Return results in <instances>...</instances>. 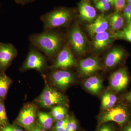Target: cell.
<instances>
[{"label":"cell","instance_id":"obj_28","mask_svg":"<svg viewBox=\"0 0 131 131\" xmlns=\"http://www.w3.org/2000/svg\"><path fill=\"white\" fill-rule=\"evenodd\" d=\"M96 131H115L114 127L109 124H104Z\"/></svg>","mask_w":131,"mask_h":131},{"label":"cell","instance_id":"obj_19","mask_svg":"<svg viewBox=\"0 0 131 131\" xmlns=\"http://www.w3.org/2000/svg\"><path fill=\"white\" fill-rule=\"evenodd\" d=\"M38 123L46 130L51 129L54 120L50 113L39 112L37 114Z\"/></svg>","mask_w":131,"mask_h":131},{"label":"cell","instance_id":"obj_34","mask_svg":"<svg viewBox=\"0 0 131 131\" xmlns=\"http://www.w3.org/2000/svg\"><path fill=\"white\" fill-rule=\"evenodd\" d=\"M123 131H131V125L125 126L123 129Z\"/></svg>","mask_w":131,"mask_h":131},{"label":"cell","instance_id":"obj_23","mask_svg":"<svg viewBox=\"0 0 131 131\" xmlns=\"http://www.w3.org/2000/svg\"><path fill=\"white\" fill-rule=\"evenodd\" d=\"M111 37L116 39H123L131 42V30L127 27L114 32Z\"/></svg>","mask_w":131,"mask_h":131},{"label":"cell","instance_id":"obj_24","mask_svg":"<svg viewBox=\"0 0 131 131\" xmlns=\"http://www.w3.org/2000/svg\"><path fill=\"white\" fill-rule=\"evenodd\" d=\"M8 125V119L3 100L0 99V125L2 127Z\"/></svg>","mask_w":131,"mask_h":131},{"label":"cell","instance_id":"obj_20","mask_svg":"<svg viewBox=\"0 0 131 131\" xmlns=\"http://www.w3.org/2000/svg\"><path fill=\"white\" fill-rule=\"evenodd\" d=\"M117 100L116 95L110 92H106L102 98V108L103 110L112 108L116 103Z\"/></svg>","mask_w":131,"mask_h":131},{"label":"cell","instance_id":"obj_9","mask_svg":"<svg viewBox=\"0 0 131 131\" xmlns=\"http://www.w3.org/2000/svg\"><path fill=\"white\" fill-rule=\"evenodd\" d=\"M18 54L17 49L9 43H0V70L5 71Z\"/></svg>","mask_w":131,"mask_h":131},{"label":"cell","instance_id":"obj_38","mask_svg":"<svg viewBox=\"0 0 131 131\" xmlns=\"http://www.w3.org/2000/svg\"><path fill=\"white\" fill-rule=\"evenodd\" d=\"M127 27L131 30V24H129V25H128V26Z\"/></svg>","mask_w":131,"mask_h":131},{"label":"cell","instance_id":"obj_32","mask_svg":"<svg viewBox=\"0 0 131 131\" xmlns=\"http://www.w3.org/2000/svg\"><path fill=\"white\" fill-rule=\"evenodd\" d=\"M17 4L25 5L34 2L35 0H14Z\"/></svg>","mask_w":131,"mask_h":131},{"label":"cell","instance_id":"obj_35","mask_svg":"<svg viewBox=\"0 0 131 131\" xmlns=\"http://www.w3.org/2000/svg\"><path fill=\"white\" fill-rule=\"evenodd\" d=\"M125 98L127 100L131 102V91L127 95Z\"/></svg>","mask_w":131,"mask_h":131},{"label":"cell","instance_id":"obj_4","mask_svg":"<svg viewBox=\"0 0 131 131\" xmlns=\"http://www.w3.org/2000/svg\"><path fill=\"white\" fill-rule=\"evenodd\" d=\"M37 110L35 105L28 103L24 106L16 120L19 126L29 131L36 123Z\"/></svg>","mask_w":131,"mask_h":131},{"label":"cell","instance_id":"obj_12","mask_svg":"<svg viewBox=\"0 0 131 131\" xmlns=\"http://www.w3.org/2000/svg\"><path fill=\"white\" fill-rule=\"evenodd\" d=\"M100 69V62L97 59L88 58L80 61L79 69L81 74L84 76L93 74Z\"/></svg>","mask_w":131,"mask_h":131},{"label":"cell","instance_id":"obj_17","mask_svg":"<svg viewBox=\"0 0 131 131\" xmlns=\"http://www.w3.org/2000/svg\"><path fill=\"white\" fill-rule=\"evenodd\" d=\"M83 85L88 91L94 94H96L102 88V81L97 77H91L84 81Z\"/></svg>","mask_w":131,"mask_h":131},{"label":"cell","instance_id":"obj_39","mask_svg":"<svg viewBox=\"0 0 131 131\" xmlns=\"http://www.w3.org/2000/svg\"><path fill=\"white\" fill-rule=\"evenodd\" d=\"M130 1V0H127V1Z\"/></svg>","mask_w":131,"mask_h":131},{"label":"cell","instance_id":"obj_26","mask_svg":"<svg viewBox=\"0 0 131 131\" xmlns=\"http://www.w3.org/2000/svg\"><path fill=\"white\" fill-rule=\"evenodd\" d=\"M126 0H114V5L117 13L123 10L125 7Z\"/></svg>","mask_w":131,"mask_h":131},{"label":"cell","instance_id":"obj_7","mask_svg":"<svg viewBox=\"0 0 131 131\" xmlns=\"http://www.w3.org/2000/svg\"><path fill=\"white\" fill-rule=\"evenodd\" d=\"M69 40L74 51L78 54L84 53L86 47V41L80 27L75 25L69 34Z\"/></svg>","mask_w":131,"mask_h":131},{"label":"cell","instance_id":"obj_40","mask_svg":"<svg viewBox=\"0 0 131 131\" xmlns=\"http://www.w3.org/2000/svg\"><path fill=\"white\" fill-rule=\"evenodd\" d=\"M0 131H1V129H0Z\"/></svg>","mask_w":131,"mask_h":131},{"label":"cell","instance_id":"obj_18","mask_svg":"<svg viewBox=\"0 0 131 131\" xmlns=\"http://www.w3.org/2000/svg\"><path fill=\"white\" fill-rule=\"evenodd\" d=\"M11 81L10 78L3 73H0V99L3 100L7 95Z\"/></svg>","mask_w":131,"mask_h":131},{"label":"cell","instance_id":"obj_25","mask_svg":"<svg viewBox=\"0 0 131 131\" xmlns=\"http://www.w3.org/2000/svg\"><path fill=\"white\" fill-rule=\"evenodd\" d=\"M69 117L67 115L65 118L57 121L54 127V131H66V127Z\"/></svg>","mask_w":131,"mask_h":131},{"label":"cell","instance_id":"obj_3","mask_svg":"<svg viewBox=\"0 0 131 131\" xmlns=\"http://www.w3.org/2000/svg\"><path fill=\"white\" fill-rule=\"evenodd\" d=\"M37 102L42 107L50 108L64 105L67 103V100L62 94L46 84L37 99Z\"/></svg>","mask_w":131,"mask_h":131},{"label":"cell","instance_id":"obj_6","mask_svg":"<svg viewBox=\"0 0 131 131\" xmlns=\"http://www.w3.org/2000/svg\"><path fill=\"white\" fill-rule=\"evenodd\" d=\"M76 64L70 48L66 46L59 52L56 59L51 68L66 69L74 67Z\"/></svg>","mask_w":131,"mask_h":131},{"label":"cell","instance_id":"obj_5","mask_svg":"<svg viewBox=\"0 0 131 131\" xmlns=\"http://www.w3.org/2000/svg\"><path fill=\"white\" fill-rule=\"evenodd\" d=\"M46 64L44 56L37 49L31 48L20 70L23 71L31 69L41 71L45 68Z\"/></svg>","mask_w":131,"mask_h":131},{"label":"cell","instance_id":"obj_8","mask_svg":"<svg viewBox=\"0 0 131 131\" xmlns=\"http://www.w3.org/2000/svg\"><path fill=\"white\" fill-rule=\"evenodd\" d=\"M128 116L126 110L122 107L118 106L112 108L102 115L100 118V123L104 124L113 121L123 125L127 121Z\"/></svg>","mask_w":131,"mask_h":131},{"label":"cell","instance_id":"obj_21","mask_svg":"<svg viewBox=\"0 0 131 131\" xmlns=\"http://www.w3.org/2000/svg\"><path fill=\"white\" fill-rule=\"evenodd\" d=\"M108 23L114 31L119 30L124 26V18L118 13L116 12L110 16L108 19Z\"/></svg>","mask_w":131,"mask_h":131},{"label":"cell","instance_id":"obj_15","mask_svg":"<svg viewBox=\"0 0 131 131\" xmlns=\"http://www.w3.org/2000/svg\"><path fill=\"white\" fill-rule=\"evenodd\" d=\"M124 55V51L122 49L118 47L114 48L106 57L105 61L106 66L108 68L114 67L122 60Z\"/></svg>","mask_w":131,"mask_h":131},{"label":"cell","instance_id":"obj_41","mask_svg":"<svg viewBox=\"0 0 131 131\" xmlns=\"http://www.w3.org/2000/svg\"><path fill=\"white\" fill-rule=\"evenodd\" d=\"M1 71H1V70H0V73H1Z\"/></svg>","mask_w":131,"mask_h":131},{"label":"cell","instance_id":"obj_22","mask_svg":"<svg viewBox=\"0 0 131 131\" xmlns=\"http://www.w3.org/2000/svg\"><path fill=\"white\" fill-rule=\"evenodd\" d=\"M50 114L54 121L62 120L67 116V109L62 105H57L51 108Z\"/></svg>","mask_w":131,"mask_h":131},{"label":"cell","instance_id":"obj_1","mask_svg":"<svg viewBox=\"0 0 131 131\" xmlns=\"http://www.w3.org/2000/svg\"><path fill=\"white\" fill-rule=\"evenodd\" d=\"M29 40L33 46L49 57L54 56L60 51L62 39L60 35L52 30L31 35Z\"/></svg>","mask_w":131,"mask_h":131},{"label":"cell","instance_id":"obj_2","mask_svg":"<svg viewBox=\"0 0 131 131\" xmlns=\"http://www.w3.org/2000/svg\"><path fill=\"white\" fill-rule=\"evenodd\" d=\"M73 17L70 9L62 7L55 9L43 15L40 17L45 30H52L54 28L68 25Z\"/></svg>","mask_w":131,"mask_h":131},{"label":"cell","instance_id":"obj_36","mask_svg":"<svg viewBox=\"0 0 131 131\" xmlns=\"http://www.w3.org/2000/svg\"><path fill=\"white\" fill-rule=\"evenodd\" d=\"M127 21V24L128 25L131 23V13L129 14V16L126 18Z\"/></svg>","mask_w":131,"mask_h":131},{"label":"cell","instance_id":"obj_37","mask_svg":"<svg viewBox=\"0 0 131 131\" xmlns=\"http://www.w3.org/2000/svg\"><path fill=\"white\" fill-rule=\"evenodd\" d=\"M127 4H129V5H131V0H130V1H127Z\"/></svg>","mask_w":131,"mask_h":131},{"label":"cell","instance_id":"obj_14","mask_svg":"<svg viewBox=\"0 0 131 131\" xmlns=\"http://www.w3.org/2000/svg\"><path fill=\"white\" fill-rule=\"evenodd\" d=\"M79 16L81 19L87 22H91L95 18L96 11L86 1L80 2L78 8Z\"/></svg>","mask_w":131,"mask_h":131},{"label":"cell","instance_id":"obj_29","mask_svg":"<svg viewBox=\"0 0 131 131\" xmlns=\"http://www.w3.org/2000/svg\"><path fill=\"white\" fill-rule=\"evenodd\" d=\"M96 8L102 12H107L110 9V3L107 2L100 6H95Z\"/></svg>","mask_w":131,"mask_h":131},{"label":"cell","instance_id":"obj_31","mask_svg":"<svg viewBox=\"0 0 131 131\" xmlns=\"http://www.w3.org/2000/svg\"><path fill=\"white\" fill-rule=\"evenodd\" d=\"M131 13V5L127 4L123 9V15L124 17L126 19L129 14Z\"/></svg>","mask_w":131,"mask_h":131},{"label":"cell","instance_id":"obj_13","mask_svg":"<svg viewBox=\"0 0 131 131\" xmlns=\"http://www.w3.org/2000/svg\"><path fill=\"white\" fill-rule=\"evenodd\" d=\"M108 21L104 14L98 16L93 23L87 26V30L92 36L106 31L108 27Z\"/></svg>","mask_w":131,"mask_h":131},{"label":"cell","instance_id":"obj_30","mask_svg":"<svg viewBox=\"0 0 131 131\" xmlns=\"http://www.w3.org/2000/svg\"><path fill=\"white\" fill-rule=\"evenodd\" d=\"M47 131L46 129H45L40 125L37 121L34 126L29 131Z\"/></svg>","mask_w":131,"mask_h":131},{"label":"cell","instance_id":"obj_11","mask_svg":"<svg viewBox=\"0 0 131 131\" xmlns=\"http://www.w3.org/2000/svg\"><path fill=\"white\" fill-rule=\"evenodd\" d=\"M50 77L54 86L63 90L66 89L74 81V76L72 73L67 70L54 71L51 75Z\"/></svg>","mask_w":131,"mask_h":131},{"label":"cell","instance_id":"obj_27","mask_svg":"<svg viewBox=\"0 0 131 131\" xmlns=\"http://www.w3.org/2000/svg\"><path fill=\"white\" fill-rule=\"evenodd\" d=\"M1 131H24L20 127L14 125H8L2 127Z\"/></svg>","mask_w":131,"mask_h":131},{"label":"cell","instance_id":"obj_33","mask_svg":"<svg viewBox=\"0 0 131 131\" xmlns=\"http://www.w3.org/2000/svg\"><path fill=\"white\" fill-rule=\"evenodd\" d=\"M72 119V128L71 131H76L77 129V123L76 121L73 117H71Z\"/></svg>","mask_w":131,"mask_h":131},{"label":"cell","instance_id":"obj_16","mask_svg":"<svg viewBox=\"0 0 131 131\" xmlns=\"http://www.w3.org/2000/svg\"><path fill=\"white\" fill-rule=\"evenodd\" d=\"M112 38L109 33L106 31L95 34L93 43L94 49L96 51L105 49L111 43Z\"/></svg>","mask_w":131,"mask_h":131},{"label":"cell","instance_id":"obj_10","mask_svg":"<svg viewBox=\"0 0 131 131\" xmlns=\"http://www.w3.org/2000/svg\"><path fill=\"white\" fill-rule=\"evenodd\" d=\"M129 77L125 68H121L111 75L110 84L111 88L115 92H119L125 89L128 85Z\"/></svg>","mask_w":131,"mask_h":131}]
</instances>
